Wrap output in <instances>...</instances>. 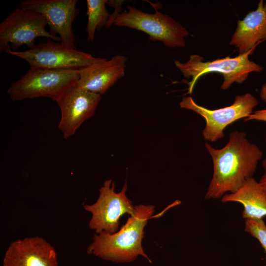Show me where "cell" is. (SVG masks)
<instances>
[{
	"instance_id": "obj_1",
	"label": "cell",
	"mask_w": 266,
	"mask_h": 266,
	"mask_svg": "<svg viewBox=\"0 0 266 266\" xmlns=\"http://www.w3.org/2000/svg\"><path fill=\"white\" fill-rule=\"evenodd\" d=\"M205 147L211 156L213 173L204 196L206 200L221 199L225 194L238 190L252 177L263 152L251 143L245 133L235 131L222 148L216 149L208 143Z\"/></svg>"
},
{
	"instance_id": "obj_2",
	"label": "cell",
	"mask_w": 266,
	"mask_h": 266,
	"mask_svg": "<svg viewBox=\"0 0 266 266\" xmlns=\"http://www.w3.org/2000/svg\"><path fill=\"white\" fill-rule=\"evenodd\" d=\"M135 206V213L130 216L120 230L114 233L102 232L95 234L87 253L115 263H130L141 256L151 263L143 249L142 241L144 228L155 211V206L142 204Z\"/></svg>"
},
{
	"instance_id": "obj_3",
	"label": "cell",
	"mask_w": 266,
	"mask_h": 266,
	"mask_svg": "<svg viewBox=\"0 0 266 266\" xmlns=\"http://www.w3.org/2000/svg\"><path fill=\"white\" fill-rule=\"evenodd\" d=\"M257 46L234 58L226 57L212 61L203 62V57L193 54L185 63L178 60L175 61L174 63L185 77L192 78L188 83V94H192L200 77L213 72H219L223 75L224 80L220 88L225 90L229 89L233 83L243 82L250 73L261 72L263 69L262 66L249 59V56L253 53Z\"/></svg>"
},
{
	"instance_id": "obj_4",
	"label": "cell",
	"mask_w": 266,
	"mask_h": 266,
	"mask_svg": "<svg viewBox=\"0 0 266 266\" xmlns=\"http://www.w3.org/2000/svg\"><path fill=\"white\" fill-rule=\"evenodd\" d=\"M79 70L30 68L26 74L12 82L7 93L14 101L46 97L56 101L77 84Z\"/></svg>"
},
{
	"instance_id": "obj_5",
	"label": "cell",
	"mask_w": 266,
	"mask_h": 266,
	"mask_svg": "<svg viewBox=\"0 0 266 266\" xmlns=\"http://www.w3.org/2000/svg\"><path fill=\"white\" fill-rule=\"evenodd\" d=\"M127 8L128 11L120 12L115 17L113 23L116 26L143 32L149 35V40L161 41L168 48L186 46L185 38L189 32L169 15L157 9L155 13H148L130 5Z\"/></svg>"
},
{
	"instance_id": "obj_6",
	"label": "cell",
	"mask_w": 266,
	"mask_h": 266,
	"mask_svg": "<svg viewBox=\"0 0 266 266\" xmlns=\"http://www.w3.org/2000/svg\"><path fill=\"white\" fill-rule=\"evenodd\" d=\"M8 53L26 61L31 68L53 70H80L102 59L51 39L27 50Z\"/></svg>"
},
{
	"instance_id": "obj_7",
	"label": "cell",
	"mask_w": 266,
	"mask_h": 266,
	"mask_svg": "<svg viewBox=\"0 0 266 266\" xmlns=\"http://www.w3.org/2000/svg\"><path fill=\"white\" fill-rule=\"evenodd\" d=\"M47 22L40 13L23 7L17 8L9 14L0 24V49L1 52H8L26 45L33 48L36 38L46 37L60 42L58 36L47 31Z\"/></svg>"
},
{
	"instance_id": "obj_8",
	"label": "cell",
	"mask_w": 266,
	"mask_h": 266,
	"mask_svg": "<svg viewBox=\"0 0 266 266\" xmlns=\"http://www.w3.org/2000/svg\"><path fill=\"white\" fill-rule=\"evenodd\" d=\"M115 187L112 180L105 181L99 190L97 201L92 204L83 205L84 209L92 214L89 228L97 234L102 232L116 233L118 231L120 218L125 214L132 216L135 212V206L126 196L127 182L119 193L115 192Z\"/></svg>"
},
{
	"instance_id": "obj_9",
	"label": "cell",
	"mask_w": 266,
	"mask_h": 266,
	"mask_svg": "<svg viewBox=\"0 0 266 266\" xmlns=\"http://www.w3.org/2000/svg\"><path fill=\"white\" fill-rule=\"evenodd\" d=\"M258 104V100L250 93L236 96L232 104L216 109L199 105L191 97H184L179 103L181 108L192 110L204 119L205 126L202 134L204 139L208 142L222 138L228 126L241 118H248Z\"/></svg>"
},
{
	"instance_id": "obj_10",
	"label": "cell",
	"mask_w": 266,
	"mask_h": 266,
	"mask_svg": "<svg viewBox=\"0 0 266 266\" xmlns=\"http://www.w3.org/2000/svg\"><path fill=\"white\" fill-rule=\"evenodd\" d=\"M77 0H24L20 7L41 14L49 32L60 38V42L74 48L75 38L72 24L78 14Z\"/></svg>"
},
{
	"instance_id": "obj_11",
	"label": "cell",
	"mask_w": 266,
	"mask_h": 266,
	"mask_svg": "<svg viewBox=\"0 0 266 266\" xmlns=\"http://www.w3.org/2000/svg\"><path fill=\"white\" fill-rule=\"evenodd\" d=\"M101 95L76 85L56 101L61 110L58 128L64 138L73 135L84 121L94 114Z\"/></svg>"
},
{
	"instance_id": "obj_12",
	"label": "cell",
	"mask_w": 266,
	"mask_h": 266,
	"mask_svg": "<svg viewBox=\"0 0 266 266\" xmlns=\"http://www.w3.org/2000/svg\"><path fill=\"white\" fill-rule=\"evenodd\" d=\"M54 247L38 236L12 242L6 250L2 266H58Z\"/></svg>"
},
{
	"instance_id": "obj_13",
	"label": "cell",
	"mask_w": 266,
	"mask_h": 266,
	"mask_svg": "<svg viewBox=\"0 0 266 266\" xmlns=\"http://www.w3.org/2000/svg\"><path fill=\"white\" fill-rule=\"evenodd\" d=\"M126 57L118 55L100 61L79 70L76 86L100 95L125 75Z\"/></svg>"
},
{
	"instance_id": "obj_14",
	"label": "cell",
	"mask_w": 266,
	"mask_h": 266,
	"mask_svg": "<svg viewBox=\"0 0 266 266\" xmlns=\"http://www.w3.org/2000/svg\"><path fill=\"white\" fill-rule=\"evenodd\" d=\"M266 41V2L261 0L257 8L248 13L242 20L237 22L230 41L239 54L249 51L262 41Z\"/></svg>"
},
{
	"instance_id": "obj_15",
	"label": "cell",
	"mask_w": 266,
	"mask_h": 266,
	"mask_svg": "<svg viewBox=\"0 0 266 266\" xmlns=\"http://www.w3.org/2000/svg\"><path fill=\"white\" fill-rule=\"evenodd\" d=\"M222 203L235 202L243 207L242 213L245 219H263L266 216V193L259 181L253 177L233 193L225 194L221 199Z\"/></svg>"
},
{
	"instance_id": "obj_16",
	"label": "cell",
	"mask_w": 266,
	"mask_h": 266,
	"mask_svg": "<svg viewBox=\"0 0 266 266\" xmlns=\"http://www.w3.org/2000/svg\"><path fill=\"white\" fill-rule=\"evenodd\" d=\"M107 0H87L88 21L86 27L88 41L93 42L96 31L106 27L110 16L106 8Z\"/></svg>"
},
{
	"instance_id": "obj_17",
	"label": "cell",
	"mask_w": 266,
	"mask_h": 266,
	"mask_svg": "<svg viewBox=\"0 0 266 266\" xmlns=\"http://www.w3.org/2000/svg\"><path fill=\"white\" fill-rule=\"evenodd\" d=\"M244 230L260 242L266 260V224L264 220H245Z\"/></svg>"
},
{
	"instance_id": "obj_18",
	"label": "cell",
	"mask_w": 266,
	"mask_h": 266,
	"mask_svg": "<svg viewBox=\"0 0 266 266\" xmlns=\"http://www.w3.org/2000/svg\"><path fill=\"white\" fill-rule=\"evenodd\" d=\"M250 120H257L266 122V109L256 111L248 118L244 119V121H245Z\"/></svg>"
},
{
	"instance_id": "obj_19",
	"label": "cell",
	"mask_w": 266,
	"mask_h": 266,
	"mask_svg": "<svg viewBox=\"0 0 266 266\" xmlns=\"http://www.w3.org/2000/svg\"><path fill=\"white\" fill-rule=\"evenodd\" d=\"M262 166L264 170V173L259 181L263 190L266 193V156L262 161Z\"/></svg>"
},
{
	"instance_id": "obj_20",
	"label": "cell",
	"mask_w": 266,
	"mask_h": 266,
	"mask_svg": "<svg viewBox=\"0 0 266 266\" xmlns=\"http://www.w3.org/2000/svg\"><path fill=\"white\" fill-rule=\"evenodd\" d=\"M260 96L262 100L266 103V83L263 85L261 87Z\"/></svg>"
},
{
	"instance_id": "obj_21",
	"label": "cell",
	"mask_w": 266,
	"mask_h": 266,
	"mask_svg": "<svg viewBox=\"0 0 266 266\" xmlns=\"http://www.w3.org/2000/svg\"><path fill=\"white\" fill-rule=\"evenodd\" d=\"M265 266H266V265Z\"/></svg>"
}]
</instances>
